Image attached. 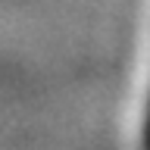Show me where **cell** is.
<instances>
[{"mask_svg": "<svg viewBox=\"0 0 150 150\" xmlns=\"http://www.w3.org/2000/svg\"><path fill=\"white\" fill-rule=\"evenodd\" d=\"M147 150H150V112H147Z\"/></svg>", "mask_w": 150, "mask_h": 150, "instance_id": "6da1fadb", "label": "cell"}]
</instances>
